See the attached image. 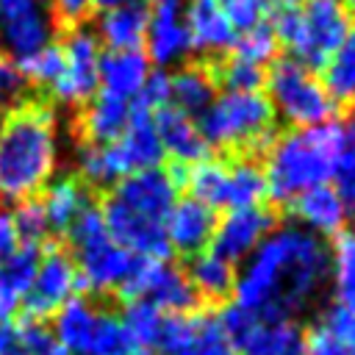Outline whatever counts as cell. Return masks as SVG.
<instances>
[{
  "mask_svg": "<svg viewBox=\"0 0 355 355\" xmlns=\"http://www.w3.org/2000/svg\"><path fill=\"white\" fill-rule=\"evenodd\" d=\"M178 200V183L161 166L133 172L111 186L100 216L111 239L139 261H161L169 255L164 222Z\"/></svg>",
  "mask_w": 355,
  "mask_h": 355,
  "instance_id": "obj_2",
  "label": "cell"
},
{
  "mask_svg": "<svg viewBox=\"0 0 355 355\" xmlns=\"http://www.w3.org/2000/svg\"><path fill=\"white\" fill-rule=\"evenodd\" d=\"M202 141L222 150H266L272 141L275 111L269 97L255 92H216L211 105L197 116Z\"/></svg>",
  "mask_w": 355,
  "mask_h": 355,
  "instance_id": "obj_6",
  "label": "cell"
},
{
  "mask_svg": "<svg viewBox=\"0 0 355 355\" xmlns=\"http://www.w3.org/2000/svg\"><path fill=\"white\" fill-rule=\"evenodd\" d=\"M214 227H216V216L208 205L197 202L194 197L175 200V205H172V211L166 214V222H164L169 252L172 250L186 252V255L202 252L211 244Z\"/></svg>",
  "mask_w": 355,
  "mask_h": 355,
  "instance_id": "obj_16",
  "label": "cell"
},
{
  "mask_svg": "<svg viewBox=\"0 0 355 355\" xmlns=\"http://www.w3.org/2000/svg\"><path fill=\"white\" fill-rule=\"evenodd\" d=\"M327 275L333 280L336 302L355 311V233H338L327 250Z\"/></svg>",
  "mask_w": 355,
  "mask_h": 355,
  "instance_id": "obj_30",
  "label": "cell"
},
{
  "mask_svg": "<svg viewBox=\"0 0 355 355\" xmlns=\"http://www.w3.org/2000/svg\"><path fill=\"white\" fill-rule=\"evenodd\" d=\"M147 61L158 69L180 67L189 53V31H186V0H153L147 8V33H144Z\"/></svg>",
  "mask_w": 355,
  "mask_h": 355,
  "instance_id": "obj_14",
  "label": "cell"
},
{
  "mask_svg": "<svg viewBox=\"0 0 355 355\" xmlns=\"http://www.w3.org/2000/svg\"><path fill=\"white\" fill-rule=\"evenodd\" d=\"M122 3H139V0H94V6H103V8H111V6H122Z\"/></svg>",
  "mask_w": 355,
  "mask_h": 355,
  "instance_id": "obj_47",
  "label": "cell"
},
{
  "mask_svg": "<svg viewBox=\"0 0 355 355\" xmlns=\"http://www.w3.org/2000/svg\"><path fill=\"white\" fill-rule=\"evenodd\" d=\"M266 97L272 103L275 116L288 122L291 128H313L333 122L336 100L327 94L322 78L294 58L275 61L263 78Z\"/></svg>",
  "mask_w": 355,
  "mask_h": 355,
  "instance_id": "obj_8",
  "label": "cell"
},
{
  "mask_svg": "<svg viewBox=\"0 0 355 355\" xmlns=\"http://www.w3.org/2000/svg\"><path fill=\"white\" fill-rule=\"evenodd\" d=\"M263 19L277 44L308 69L324 67L352 33V14L341 0H269Z\"/></svg>",
  "mask_w": 355,
  "mask_h": 355,
  "instance_id": "obj_5",
  "label": "cell"
},
{
  "mask_svg": "<svg viewBox=\"0 0 355 355\" xmlns=\"http://www.w3.org/2000/svg\"><path fill=\"white\" fill-rule=\"evenodd\" d=\"M186 31L191 50L205 55H219L236 42V28L216 0H186Z\"/></svg>",
  "mask_w": 355,
  "mask_h": 355,
  "instance_id": "obj_19",
  "label": "cell"
},
{
  "mask_svg": "<svg viewBox=\"0 0 355 355\" xmlns=\"http://www.w3.org/2000/svg\"><path fill=\"white\" fill-rule=\"evenodd\" d=\"M153 122H155V133H158L164 155L180 161V164H197L200 158H205L208 144L202 141V133H200L194 116L166 105L153 114Z\"/></svg>",
  "mask_w": 355,
  "mask_h": 355,
  "instance_id": "obj_21",
  "label": "cell"
},
{
  "mask_svg": "<svg viewBox=\"0 0 355 355\" xmlns=\"http://www.w3.org/2000/svg\"><path fill=\"white\" fill-rule=\"evenodd\" d=\"M219 319L239 355H300L302 349V333L288 316L250 313L230 305Z\"/></svg>",
  "mask_w": 355,
  "mask_h": 355,
  "instance_id": "obj_10",
  "label": "cell"
},
{
  "mask_svg": "<svg viewBox=\"0 0 355 355\" xmlns=\"http://www.w3.org/2000/svg\"><path fill=\"white\" fill-rule=\"evenodd\" d=\"M150 61L141 50H105L100 55L97 92L136 103L139 92L150 78Z\"/></svg>",
  "mask_w": 355,
  "mask_h": 355,
  "instance_id": "obj_18",
  "label": "cell"
},
{
  "mask_svg": "<svg viewBox=\"0 0 355 355\" xmlns=\"http://www.w3.org/2000/svg\"><path fill=\"white\" fill-rule=\"evenodd\" d=\"M36 355H69V352H67L64 347H58V344H55V338H53V341H47Z\"/></svg>",
  "mask_w": 355,
  "mask_h": 355,
  "instance_id": "obj_46",
  "label": "cell"
},
{
  "mask_svg": "<svg viewBox=\"0 0 355 355\" xmlns=\"http://www.w3.org/2000/svg\"><path fill=\"white\" fill-rule=\"evenodd\" d=\"M341 6H344L349 14H355V0H341Z\"/></svg>",
  "mask_w": 355,
  "mask_h": 355,
  "instance_id": "obj_48",
  "label": "cell"
},
{
  "mask_svg": "<svg viewBox=\"0 0 355 355\" xmlns=\"http://www.w3.org/2000/svg\"><path fill=\"white\" fill-rule=\"evenodd\" d=\"M92 33L108 50H139L147 33V8L141 3H122L103 8Z\"/></svg>",
  "mask_w": 355,
  "mask_h": 355,
  "instance_id": "obj_24",
  "label": "cell"
},
{
  "mask_svg": "<svg viewBox=\"0 0 355 355\" xmlns=\"http://www.w3.org/2000/svg\"><path fill=\"white\" fill-rule=\"evenodd\" d=\"M158 352L164 355H239L222 319L214 313H172L164 319Z\"/></svg>",
  "mask_w": 355,
  "mask_h": 355,
  "instance_id": "obj_13",
  "label": "cell"
},
{
  "mask_svg": "<svg viewBox=\"0 0 355 355\" xmlns=\"http://www.w3.org/2000/svg\"><path fill=\"white\" fill-rule=\"evenodd\" d=\"M300 355H355V347L341 341V338H336V336H330L319 324H313L308 330V336L302 338Z\"/></svg>",
  "mask_w": 355,
  "mask_h": 355,
  "instance_id": "obj_40",
  "label": "cell"
},
{
  "mask_svg": "<svg viewBox=\"0 0 355 355\" xmlns=\"http://www.w3.org/2000/svg\"><path fill=\"white\" fill-rule=\"evenodd\" d=\"M39 255H42V247L19 244L17 252L0 263V302L8 313H14V308L25 300L39 266Z\"/></svg>",
  "mask_w": 355,
  "mask_h": 355,
  "instance_id": "obj_26",
  "label": "cell"
},
{
  "mask_svg": "<svg viewBox=\"0 0 355 355\" xmlns=\"http://www.w3.org/2000/svg\"><path fill=\"white\" fill-rule=\"evenodd\" d=\"M119 294L125 302H144L161 311L164 316L189 313L197 305V294L183 269L161 261H136L130 277L122 283Z\"/></svg>",
  "mask_w": 355,
  "mask_h": 355,
  "instance_id": "obj_9",
  "label": "cell"
},
{
  "mask_svg": "<svg viewBox=\"0 0 355 355\" xmlns=\"http://www.w3.org/2000/svg\"><path fill=\"white\" fill-rule=\"evenodd\" d=\"M19 75L25 78V83H33V86H44V89H53V83L58 80L61 69H64V50H61V42L55 44H47L44 50H39L36 55L25 58L22 64H17Z\"/></svg>",
  "mask_w": 355,
  "mask_h": 355,
  "instance_id": "obj_34",
  "label": "cell"
},
{
  "mask_svg": "<svg viewBox=\"0 0 355 355\" xmlns=\"http://www.w3.org/2000/svg\"><path fill=\"white\" fill-rule=\"evenodd\" d=\"M130 114L133 103L97 92L78 116V136L83 139V144H108L125 130Z\"/></svg>",
  "mask_w": 355,
  "mask_h": 355,
  "instance_id": "obj_23",
  "label": "cell"
},
{
  "mask_svg": "<svg viewBox=\"0 0 355 355\" xmlns=\"http://www.w3.org/2000/svg\"><path fill=\"white\" fill-rule=\"evenodd\" d=\"M67 252L78 269V286L92 294L119 291L139 261L111 239L97 208H86L67 230Z\"/></svg>",
  "mask_w": 355,
  "mask_h": 355,
  "instance_id": "obj_7",
  "label": "cell"
},
{
  "mask_svg": "<svg viewBox=\"0 0 355 355\" xmlns=\"http://www.w3.org/2000/svg\"><path fill=\"white\" fill-rule=\"evenodd\" d=\"M78 269L64 247H42L39 266L33 275V283L22 300L25 316L42 322L44 316H53L58 308H64L75 291H78Z\"/></svg>",
  "mask_w": 355,
  "mask_h": 355,
  "instance_id": "obj_12",
  "label": "cell"
},
{
  "mask_svg": "<svg viewBox=\"0 0 355 355\" xmlns=\"http://www.w3.org/2000/svg\"><path fill=\"white\" fill-rule=\"evenodd\" d=\"M0 122H3V116H0Z\"/></svg>",
  "mask_w": 355,
  "mask_h": 355,
  "instance_id": "obj_50",
  "label": "cell"
},
{
  "mask_svg": "<svg viewBox=\"0 0 355 355\" xmlns=\"http://www.w3.org/2000/svg\"><path fill=\"white\" fill-rule=\"evenodd\" d=\"M39 202L47 219V230L64 236L72 227V222L86 208H92V194H89V186L78 175H61L42 189Z\"/></svg>",
  "mask_w": 355,
  "mask_h": 355,
  "instance_id": "obj_22",
  "label": "cell"
},
{
  "mask_svg": "<svg viewBox=\"0 0 355 355\" xmlns=\"http://www.w3.org/2000/svg\"><path fill=\"white\" fill-rule=\"evenodd\" d=\"M214 97H216V78L208 67L180 64L175 75H169V105L189 116H200Z\"/></svg>",
  "mask_w": 355,
  "mask_h": 355,
  "instance_id": "obj_25",
  "label": "cell"
},
{
  "mask_svg": "<svg viewBox=\"0 0 355 355\" xmlns=\"http://www.w3.org/2000/svg\"><path fill=\"white\" fill-rule=\"evenodd\" d=\"M294 216L300 222L302 230L313 233L316 239L322 236H338L349 219V202L341 197V191L330 183L308 189L305 194H300L294 202Z\"/></svg>",
  "mask_w": 355,
  "mask_h": 355,
  "instance_id": "obj_17",
  "label": "cell"
},
{
  "mask_svg": "<svg viewBox=\"0 0 355 355\" xmlns=\"http://www.w3.org/2000/svg\"><path fill=\"white\" fill-rule=\"evenodd\" d=\"M133 105L141 108V111H147V114H155V111L166 108L169 105V75L164 69L150 72V78H147V83L139 92V97H136Z\"/></svg>",
  "mask_w": 355,
  "mask_h": 355,
  "instance_id": "obj_39",
  "label": "cell"
},
{
  "mask_svg": "<svg viewBox=\"0 0 355 355\" xmlns=\"http://www.w3.org/2000/svg\"><path fill=\"white\" fill-rule=\"evenodd\" d=\"M58 166L55 111L42 100H22L0 122V200L36 197Z\"/></svg>",
  "mask_w": 355,
  "mask_h": 355,
  "instance_id": "obj_3",
  "label": "cell"
},
{
  "mask_svg": "<svg viewBox=\"0 0 355 355\" xmlns=\"http://www.w3.org/2000/svg\"><path fill=\"white\" fill-rule=\"evenodd\" d=\"M216 3L230 19V25L236 28V33L252 25H261L266 17V6H269V0H216Z\"/></svg>",
  "mask_w": 355,
  "mask_h": 355,
  "instance_id": "obj_38",
  "label": "cell"
},
{
  "mask_svg": "<svg viewBox=\"0 0 355 355\" xmlns=\"http://www.w3.org/2000/svg\"><path fill=\"white\" fill-rule=\"evenodd\" d=\"M230 50H233V58L266 69L277 55V39H275L272 28L266 22H261V25H252V28L236 33V42Z\"/></svg>",
  "mask_w": 355,
  "mask_h": 355,
  "instance_id": "obj_32",
  "label": "cell"
},
{
  "mask_svg": "<svg viewBox=\"0 0 355 355\" xmlns=\"http://www.w3.org/2000/svg\"><path fill=\"white\" fill-rule=\"evenodd\" d=\"M64 50V69L58 80L53 83L50 94L61 105H86L97 94V78H100V42L86 28H69V33L61 42Z\"/></svg>",
  "mask_w": 355,
  "mask_h": 355,
  "instance_id": "obj_11",
  "label": "cell"
},
{
  "mask_svg": "<svg viewBox=\"0 0 355 355\" xmlns=\"http://www.w3.org/2000/svg\"><path fill=\"white\" fill-rule=\"evenodd\" d=\"M225 89H233V92H255L263 86V78H266V69L261 67H252L247 61H239V58H230L222 72H219Z\"/></svg>",
  "mask_w": 355,
  "mask_h": 355,
  "instance_id": "obj_37",
  "label": "cell"
},
{
  "mask_svg": "<svg viewBox=\"0 0 355 355\" xmlns=\"http://www.w3.org/2000/svg\"><path fill=\"white\" fill-rule=\"evenodd\" d=\"M8 216H11L14 230H17V236H19L22 244H36V247H42V241H44V236H47L50 230H47V219H44V211H42V202H39L36 197L17 202V208H14Z\"/></svg>",
  "mask_w": 355,
  "mask_h": 355,
  "instance_id": "obj_35",
  "label": "cell"
},
{
  "mask_svg": "<svg viewBox=\"0 0 355 355\" xmlns=\"http://www.w3.org/2000/svg\"><path fill=\"white\" fill-rule=\"evenodd\" d=\"M19 244H22V241H19L17 230H14L11 216H8V214H0V263L8 261V258L17 252Z\"/></svg>",
  "mask_w": 355,
  "mask_h": 355,
  "instance_id": "obj_44",
  "label": "cell"
},
{
  "mask_svg": "<svg viewBox=\"0 0 355 355\" xmlns=\"http://www.w3.org/2000/svg\"><path fill=\"white\" fill-rule=\"evenodd\" d=\"M266 197V178L261 164L252 158H236L227 164V194L225 208H252Z\"/></svg>",
  "mask_w": 355,
  "mask_h": 355,
  "instance_id": "obj_29",
  "label": "cell"
},
{
  "mask_svg": "<svg viewBox=\"0 0 355 355\" xmlns=\"http://www.w3.org/2000/svg\"><path fill=\"white\" fill-rule=\"evenodd\" d=\"M94 8V0H50V14L55 19V25H69L78 28Z\"/></svg>",
  "mask_w": 355,
  "mask_h": 355,
  "instance_id": "obj_42",
  "label": "cell"
},
{
  "mask_svg": "<svg viewBox=\"0 0 355 355\" xmlns=\"http://www.w3.org/2000/svg\"><path fill=\"white\" fill-rule=\"evenodd\" d=\"M341 136H344V144H341V153H338V161H336V189L341 191V197L349 202V208H355V128L349 125H341Z\"/></svg>",
  "mask_w": 355,
  "mask_h": 355,
  "instance_id": "obj_36",
  "label": "cell"
},
{
  "mask_svg": "<svg viewBox=\"0 0 355 355\" xmlns=\"http://www.w3.org/2000/svg\"><path fill=\"white\" fill-rule=\"evenodd\" d=\"M0 355H25L19 324L17 322H0Z\"/></svg>",
  "mask_w": 355,
  "mask_h": 355,
  "instance_id": "obj_43",
  "label": "cell"
},
{
  "mask_svg": "<svg viewBox=\"0 0 355 355\" xmlns=\"http://www.w3.org/2000/svg\"><path fill=\"white\" fill-rule=\"evenodd\" d=\"M324 69V89L336 103H352L355 105V31L349 39L330 55Z\"/></svg>",
  "mask_w": 355,
  "mask_h": 355,
  "instance_id": "obj_31",
  "label": "cell"
},
{
  "mask_svg": "<svg viewBox=\"0 0 355 355\" xmlns=\"http://www.w3.org/2000/svg\"><path fill=\"white\" fill-rule=\"evenodd\" d=\"M191 288L197 297H205V300H225L227 294H233V283H236V269L230 261L219 258L216 252L205 250V252H197L189 263V272H186Z\"/></svg>",
  "mask_w": 355,
  "mask_h": 355,
  "instance_id": "obj_27",
  "label": "cell"
},
{
  "mask_svg": "<svg viewBox=\"0 0 355 355\" xmlns=\"http://www.w3.org/2000/svg\"><path fill=\"white\" fill-rule=\"evenodd\" d=\"M39 6H42V0H0V25L17 19V17H22Z\"/></svg>",
  "mask_w": 355,
  "mask_h": 355,
  "instance_id": "obj_45",
  "label": "cell"
},
{
  "mask_svg": "<svg viewBox=\"0 0 355 355\" xmlns=\"http://www.w3.org/2000/svg\"><path fill=\"white\" fill-rule=\"evenodd\" d=\"M53 36H55V19L44 6L0 25V44L8 53V61L14 64H22L25 58L53 44Z\"/></svg>",
  "mask_w": 355,
  "mask_h": 355,
  "instance_id": "obj_20",
  "label": "cell"
},
{
  "mask_svg": "<svg viewBox=\"0 0 355 355\" xmlns=\"http://www.w3.org/2000/svg\"><path fill=\"white\" fill-rule=\"evenodd\" d=\"M275 230V219L266 208L252 205V208H230L222 222H216L214 236H211V252L219 258L236 263L247 261L252 250Z\"/></svg>",
  "mask_w": 355,
  "mask_h": 355,
  "instance_id": "obj_15",
  "label": "cell"
},
{
  "mask_svg": "<svg viewBox=\"0 0 355 355\" xmlns=\"http://www.w3.org/2000/svg\"><path fill=\"white\" fill-rule=\"evenodd\" d=\"M119 319H122L125 330L130 333V338H133L139 347H144V349H150V352L158 349L161 330H164V319H166L161 311H155L153 305H144V302H125V313H122Z\"/></svg>",
  "mask_w": 355,
  "mask_h": 355,
  "instance_id": "obj_33",
  "label": "cell"
},
{
  "mask_svg": "<svg viewBox=\"0 0 355 355\" xmlns=\"http://www.w3.org/2000/svg\"><path fill=\"white\" fill-rule=\"evenodd\" d=\"M8 316H11V313H8V311H6V308H3V302H0V322H6V319H8Z\"/></svg>",
  "mask_w": 355,
  "mask_h": 355,
  "instance_id": "obj_49",
  "label": "cell"
},
{
  "mask_svg": "<svg viewBox=\"0 0 355 355\" xmlns=\"http://www.w3.org/2000/svg\"><path fill=\"white\" fill-rule=\"evenodd\" d=\"M327 280V247L300 225L272 230L236 272V308L269 316L305 311Z\"/></svg>",
  "mask_w": 355,
  "mask_h": 355,
  "instance_id": "obj_1",
  "label": "cell"
},
{
  "mask_svg": "<svg viewBox=\"0 0 355 355\" xmlns=\"http://www.w3.org/2000/svg\"><path fill=\"white\" fill-rule=\"evenodd\" d=\"M344 136L341 125L324 122L313 128H294L266 147L263 178L266 197L277 202H294L308 189L324 186L336 175V161L341 153Z\"/></svg>",
  "mask_w": 355,
  "mask_h": 355,
  "instance_id": "obj_4",
  "label": "cell"
},
{
  "mask_svg": "<svg viewBox=\"0 0 355 355\" xmlns=\"http://www.w3.org/2000/svg\"><path fill=\"white\" fill-rule=\"evenodd\" d=\"M175 178H183L180 183L189 186L191 197L202 205L214 208H225V194H227V164L216 161V158H200L197 164H191L186 172H172Z\"/></svg>",
  "mask_w": 355,
  "mask_h": 355,
  "instance_id": "obj_28",
  "label": "cell"
},
{
  "mask_svg": "<svg viewBox=\"0 0 355 355\" xmlns=\"http://www.w3.org/2000/svg\"><path fill=\"white\" fill-rule=\"evenodd\" d=\"M22 92H25V78L19 75L17 64L0 55V111L22 103Z\"/></svg>",
  "mask_w": 355,
  "mask_h": 355,
  "instance_id": "obj_41",
  "label": "cell"
}]
</instances>
